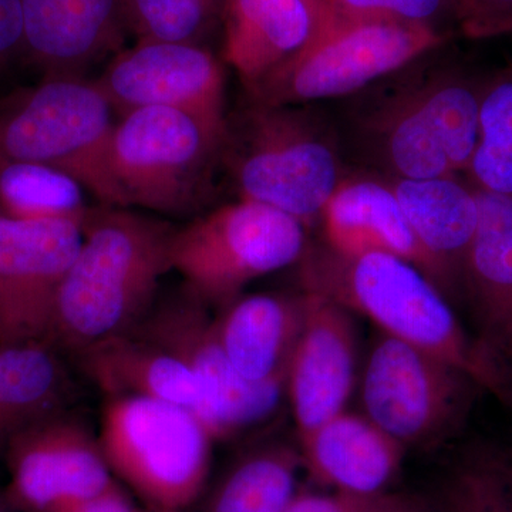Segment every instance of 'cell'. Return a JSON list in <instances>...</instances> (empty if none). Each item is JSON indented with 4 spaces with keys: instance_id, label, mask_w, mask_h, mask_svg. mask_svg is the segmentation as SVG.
<instances>
[{
    "instance_id": "cell-1",
    "label": "cell",
    "mask_w": 512,
    "mask_h": 512,
    "mask_svg": "<svg viewBox=\"0 0 512 512\" xmlns=\"http://www.w3.org/2000/svg\"><path fill=\"white\" fill-rule=\"evenodd\" d=\"M433 53L353 96L357 150L390 180L453 177L473 157L484 79Z\"/></svg>"
},
{
    "instance_id": "cell-2",
    "label": "cell",
    "mask_w": 512,
    "mask_h": 512,
    "mask_svg": "<svg viewBox=\"0 0 512 512\" xmlns=\"http://www.w3.org/2000/svg\"><path fill=\"white\" fill-rule=\"evenodd\" d=\"M83 239L57 299L50 346L79 355L134 330L171 271L174 227L130 208H90Z\"/></svg>"
},
{
    "instance_id": "cell-3",
    "label": "cell",
    "mask_w": 512,
    "mask_h": 512,
    "mask_svg": "<svg viewBox=\"0 0 512 512\" xmlns=\"http://www.w3.org/2000/svg\"><path fill=\"white\" fill-rule=\"evenodd\" d=\"M301 261L305 292L362 313L386 335L429 350L507 399L498 366L468 342L443 292L416 266L394 255L343 256L330 248H306Z\"/></svg>"
},
{
    "instance_id": "cell-4",
    "label": "cell",
    "mask_w": 512,
    "mask_h": 512,
    "mask_svg": "<svg viewBox=\"0 0 512 512\" xmlns=\"http://www.w3.org/2000/svg\"><path fill=\"white\" fill-rule=\"evenodd\" d=\"M221 165L239 200L268 205L303 225L322 215L345 178L335 134L319 116L254 100L228 117Z\"/></svg>"
},
{
    "instance_id": "cell-5",
    "label": "cell",
    "mask_w": 512,
    "mask_h": 512,
    "mask_svg": "<svg viewBox=\"0 0 512 512\" xmlns=\"http://www.w3.org/2000/svg\"><path fill=\"white\" fill-rule=\"evenodd\" d=\"M453 37L396 20L319 19L308 45L248 92L251 100L272 106L352 97Z\"/></svg>"
},
{
    "instance_id": "cell-6",
    "label": "cell",
    "mask_w": 512,
    "mask_h": 512,
    "mask_svg": "<svg viewBox=\"0 0 512 512\" xmlns=\"http://www.w3.org/2000/svg\"><path fill=\"white\" fill-rule=\"evenodd\" d=\"M113 110L96 82L53 76L0 110V158L49 165L103 207L124 208L110 163Z\"/></svg>"
},
{
    "instance_id": "cell-7",
    "label": "cell",
    "mask_w": 512,
    "mask_h": 512,
    "mask_svg": "<svg viewBox=\"0 0 512 512\" xmlns=\"http://www.w3.org/2000/svg\"><path fill=\"white\" fill-rule=\"evenodd\" d=\"M224 133L185 111L144 107L114 126L110 163L124 208L192 215L210 200Z\"/></svg>"
},
{
    "instance_id": "cell-8",
    "label": "cell",
    "mask_w": 512,
    "mask_h": 512,
    "mask_svg": "<svg viewBox=\"0 0 512 512\" xmlns=\"http://www.w3.org/2000/svg\"><path fill=\"white\" fill-rule=\"evenodd\" d=\"M99 441L113 476L151 508L181 511L207 483L214 441L195 414L146 397H104Z\"/></svg>"
},
{
    "instance_id": "cell-9",
    "label": "cell",
    "mask_w": 512,
    "mask_h": 512,
    "mask_svg": "<svg viewBox=\"0 0 512 512\" xmlns=\"http://www.w3.org/2000/svg\"><path fill=\"white\" fill-rule=\"evenodd\" d=\"M305 225L259 202L238 200L175 229L171 271L208 306L239 298L255 279L301 261Z\"/></svg>"
},
{
    "instance_id": "cell-10",
    "label": "cell",
    "mask_w": 512,
    "mask_h": 512,
    "mask_svg": "<svg viewBox=\"0 0 512 512\" xmlns=\"http://www.w3.org/2000/svg\"><path fill=\"white\" fill-rule=\"evenodd\" d=\"M190 367L207 402L204 426L212 439H228L261 423L278 407L285 384L251 382L231 365L210 306L190 289L157 298L146 318L131 330ZM130 333V332H128Z\"/></svg>"
},
{
    "instance_id": "cell-11",
    "label": "cell",
    "mask_w": 512,
    "mask_h": 512,
    "mask_svg": "<svg viewBox=\"0 0 512 512\" xmlns=\"http://www.w3.org/2000/svg\"><path fill=\"white\" fill-rule=\"evenodd\" d=\"M471 384L447 360L386 335L367 362L363 406L367 419L404 447L429 443L454 426Z\"/></svg>"
},
{
    "instance_id": "cell-12",
    "label": "cell",
    "mask_w": 512,
    "mask_h": 512,
    "mask_svg": "<svg viewBox=\"0 0 512 512\" xmlns=\"http://www.w3.org/2000/svg\"><path fill=\"white\" fill-rule=\"evenodd\" d=\"M82 239L80 222L0 214V345H50L60 288Z\"/></svg>"
},
{
    "instance_id": "cell-13",
    "label": "cell",
    "mask_w": 512,
    "mask_h": 512,
    "mask_svg": "<svg viewBox=\"0 0 512 512\" xmlns=\"http://www.w3.org/2000/svg\"><path fill=\"white\" fill-rule=\"evenodd\" d=\"M9 503L25 512H64L116 487L99 437L66 410L8 446Z\"/></svg>"
},
{
    "instance_id": "cell-14",
    "label": "cell",
    "mask_w": 512,
    "mask_h": 512,
    "mask_svg": "<svg viewBox=\"0 0 512 512\" xmlns=\"http://www.w3.org/2000/svg\"><path fill=\"white\" fill-rule=\"evenodd\" d=\"M113 109L165 107L185 111L225 133V74L198 43L138 42L124 50L97 80Z\"/></svg>"
},
{
    "instance_id": "cell-15",
    "label": "cell",
    "mask_w": 512,
    "mask_h": 512,
    "mask_svg": "<svg viewBox=\"0 0 512 512\" xmlns=\"http://www.w3.org/2000/svg\"><path fill=\"white\" fill-rule=\"evenodd\" d=\"M305 296V322L286 389L299 440L345 409L355 377L356 338L348 309L316 293Z\"/></svg>"
},
{
    "instance_id": "cell-16",
    "label": "cell",
    "mask_w": 512,
    "mask_h": 512,
    "mask_svg": "<svg viewBox=\"0 0 512 512\" xmlns=\"http://www.w3.org/2000/svg\"><path fill=\"white\" fill-rule=\"evenodd\" d=\"M320 217L328 248L336 254L394 255L420 269L441 292H450L440 266L414 235L390 181L343 178Z\"/></svg>"
},
{
    "instance_id": "cell-17",
    "label": "cell",
    "mask_w": 512,
    "mask_h": 512,
    "mask_svg": "<svg viewBox=\"0 0 512 512\" xmlns=\"http://www.w3.org/2000/svg\"><path fill=\"white\" fill-rule=\"evenodd\" d=\"M76 357L84 376L104 397H146L183 407L204 424V390L190 367L137 333L104 339Z\"/></svg>"
},
{
    "instance_id": "cell-18",
    "label": "cell",
    "mask_w": 512,
    "mask_h": 512,
    "mask_svg": "<svg viewBox=\"0 0 512 512\" xmlns=\"http://www.w3.org/2000/svg\"><path fill=\"white\" fill-rule=\"evenodd\" d=\"M478 224L464 262L463 288L488 359L512 352V198L476 190Z\"/></svg>"
},
{
    "instance_id": "cell-19",
    "label": "cell",
    "mask_w": 512,
    "mask_h": 512,
    "mask_svg": "<svg viewBox=\"0 0 512 512\" xmlns=\"http://www.w3.org/2000/svg\"><path fill=\"white\" fill-rule=\"evenodd\" d=\"M299 441L302 466L316 481L353 494L386 493L406 450L366 416L345 412Z\"/></svg>"
},
{
    "instance_id": "cell-20",
    "label": "cell",
    "mask_w": 512,
    "mask_h": 512,
    "mask_svg": "<svg viewBox=\"0 0 512 512\" xmlns=\"http://www.w3.org/2000/svg\"><path fill=\"white\" fill-rule=\"evenodd\" d=\"M303 322L305 296L276 293L237 298L215 319L222 349L239 375L285 386Z\"/></svg>"
},
{
    "instance_id": "cell-21",
    "label": "cell",
    "mask_w": 512,
    "mask_h": 512,
    "mask_svg": "<svg viewBox=\"0 0 512 512\" xmlns=\"http://www.w3.org/2000/svg\"><path fill=\"white\" fill-rule=\"evenodd\" d=\"M25 50L52 76H76L111 47L123 0H22Z\"/></svg>"
},
{
    "instance_id": "cell-22",
    "label": "cell",
    "mask_w": 512,
    "mask_h": 512,
    "mask_svg": "<svg viewBox=\"0 0 512 512\" xmlns=\"http://www.w3.org/2000/svg\"><path fill=\"white\" fill-rule=\"evenodd\" d=\"M222 16V56L247 89L301 52L316 28L306 0H227Z\"/></svg>"
},
{
    "instance_id": "cell-23",
    "label": "cell",
    "mask_w": 512,
    "mask_h": 512,
    "mask_svg": "<svg viewBox=\"0 0 512 512\" xmlns=\"http://www.w3.org/2000/svg\"><path fill=\"white\" fill-rule=\"evenodd\" d=\"M390 184L414 235L440 266L448 289L463 288L464 262L478 224L474 188L457 175Z\"/></svg>"
},
{
    "instance_id": "cell-24",
    "label": "cell",
    "mask_w": 512,
    "mask_h": 512,
    "mask_svg": "<svg viewBox=\"0 0 512 512\" xmlns=\"http://www.w3.org/2000/svg\"><path fill=\"white\" fill-rule=\"evenodd\" d=\"M66 370L47 343L0 345V444L63 412L70 396Z\"/></svg>"
},
{
    "instance_id": "cell-25",
    "label": "cell",
    "mask_w": 512,
    "mask_h": 512,
    "mask_svg": "<svg viewBox=\"0 0 512 512\" xmlns=\"http://www.w3.org/2000/svg\"><path fill=\"white\" fill-rule=\"evenodd\" d=\"M86 190L49 165L0 158V214L19 220H72L83 224Z\"/></svg>"
},
{
    "instance_id": "cell-26",
    "label": "cell",
    "mask_w": 512,
    "mask_h": 512,
    "mask_svg": "<svg viewBox=\"0 0 512 512\" xmlns=\"http://www.w3.org/2000/svg\"><path fill=\"white\" fill-rule=\"evenodd\" d=\"M301 454L274 446L249 454L212 494L208 512H282L296 497Z\"/></svg>"
},
{
    "instance_id": "cell-27",
    "label": "cell",
    "mask_w": 512,
    "mask_h": 512,
    "mask_svg": "<svg viewBox=\"0 0 512 512\" xmlns=\"http://www.w3.org/2000/svg\"><path fill=\"white\" fill-rule=\"evenodd\" d=\"M466 174L476 190L512 198V66L484 79L477 144Z\"/></svg>"
},
{
    "instance_id": "cell-28",
    "label": "cell",
    "mask_w": 512,
    "mask_h": 512,
    "mask_svg": "<svg viewBox=\"0 0 512 512\" xmlns=\"http://www.w3.org/2000/svg\"><path fill=\"white\" fill-rule=\"evenodd\" d=\"M431 512H512V481L497 454L464 458L448 473Z\"/></svg>"
},
{
    "instance_id": "cell-29",
    "label": "cell",
    "mask_w": 512,
    "mask_h": 512,
    "mask_svg": "<svg viewBox=\"0 0 512 512\" xmlns=\"http://www.w3.org/2000/svg\"><path fill=\"white\" fill-rule=\"evenodd\" d=\"M227 0H123L138 42L198 43Z\"/></svg>"
},
{
    "instance_id": "cell-30",
    "label": "cell",
    "mask_w": 512,
    "mask_h": 512,
    "mask_svg": "<svg viewBox=\"0 0 512 512\" xmlns=\"http://www.w3.org/2000/svg\"><path fill=\"white\" fill-rule=\"evenodd\" d=\"M323 18L387 19L453 36L460 32L453 0H323L316 20Z\"/></svg>"
},
{
    "instance_id": "cell-31",
    "label": "cell",
    "mask_w": 512,
    "mask_h": 512,
    "mask_svg": "<svg viewBox=\"0 0 512 512\" xmlns=\"http://www.w3.org/2000/svg\"><path fill=\"white\" fill-rule=\"evenodd\" d=\"M282 512H431L429 501L404 494L296 495Z\"/></svg>"
},
{
    "instance_id": "cell-32",
    "label": "cell",
    "mask_w": 512,
    "mask_h": 512,
    "mask_svg": "<svg viewBox=\"0 0 512 512\" xmlns=\"http://www.w3.org/2000/svg\"><path fill=\"white\" fill-rule=\"evenodd\" d=\"M460 32L468 37L512 33V0H453Z\"/></svg>"
},
{
    "instance_id": "cell-33",
    "label": "cell",
    "mask_w": 512,
    "mask_h": 512,
    "mask_svg": "<svg viewBox=\"0 0 512 512\" xmlns=\"http://www.w3.org/2000/svg\"><path fill=\"white\" fill-rule=\"evenodd\" d=\"M25 50L22 0H0V62Z\"/></svg>"
},
{
    "instance_id": "cell-34",
    "label": "cell",
    "mask_w": 512,
    "mask_h": 512,
    "mask_svg": "<svg viewBox=\"0 0 512 512\" xmlns=\"http://www.w3.org/2000/svg\"><path fill=\"white\" fill-rule=\"evenodd\" d=\"M64 512H141L119 485Z\"/></svg>"
},
{
    "instance_id": "cell-35",
    "label": "cell",
    "mask_w": 512,
    "mask_h": 512,
    "mask_svg": "<svg viewBox=\"0 0 512 512\" xmlns=\"http://www.w3.org/2000/svg\"><path fill=\"white\" fill-rule=\"evenodd\" d=\"M495 454H497L498 460L503 464L504 470L507 471V474L510 476L512 481V448H510V450L503 451V453Z\"/></svg>"
},
{
    "instance_id": "cell-36",
    "label": "cell",
    "mask_w": 512,
    "mask_h": 512,
    "mask_svg": "<svg viewBox=\"0 0 512 512\" xmlns=\"http://www.w3.org/2000/svg\"><path fill=\"white\" fill-rule=\"evenodd\" d=\"M306 2H308V5L311 6L313 15H315L316 19V16H318L320 6H322L323 0H306Z\"/></svg>"
},
{
    "instance_id": "cell-37",
    "label": "cell",
    "mask_w": 512,
    "mask_h": 512,
    "mask_svg": "<svg viewBox=\"0 0 512 512\" xmlns=\"http://www.w3.org/2000/svg\"><path fill=\"white\" fill-rule=\"evenodd\" d=\"M0 512H13V507L10 505L9 501H3L0 498Z\"/></svg>"
},
{
    "instance_id": "cell-38",
    "label": "cell",
    "mask_w": 512,
    "mask_h": 512,
    "mask_svg": "<svg viewBox=\"0 0 512 512\" xmlns=\"http://www.w3.org/2000/svg\"><path fill=\"white\" fill-rule=\"evenodd\" d=\"M156 512V511H153ZM160 512H181V511H160Z\"/></svg>"
}]
</instances>
